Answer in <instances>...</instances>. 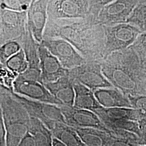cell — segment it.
Masks as SVG:
<instances>
[{"label": "cell", "mask_w": 146, "mask_h": 146, "mask_svg": "<svg viewBox=\"0 0 146 146\" xmlns=\"http://www.w3.org/2000/svg\"><path fill=\"white\" fill-rule=\"evenodd\" d=\"M128 97L129 98V99L131 101L133 108H135L139 111L140 114L141 115V121L142 120L143 117H145L146 119V94L138 95H135V96L128 95ZM145 119L143 121H144Z\"/></svg>", "instance_id": "obj_28"}, {"label": "cell", "mask_w": 146, "mask_h": 146, "mask_svg": "<svg viewBox=\"0 0 146 146\" xmlns=\"http://www.w3.org/2000/svg\"><path fill=\"white\" fill-rule=\"evenodd\" d=\"M141 133L138 137V145L146 146V123L141 125Z\"/></svg>", "instance_id": "obj_34"}, {"label": "cell", "mask_w": 146, "mask_h": 146, "mask_svg": "<svg viewBox=\"0 0 146 146\" xmlns=\"http://www.w3.org/2000/svg\"><path fill=\"white\" fill-rule=\"evenodd\" d=\"M13 96L26 108L31 117L36 118L50 131L56 123H66V121L60 106L31 99L17 94L12 90Z\"/></svg>", "instance_id": "obj_5"}, {"label": "cell", "mask_w": 146, "mask_h": 146, "mask_svg": "<svg viewBox=\"0 0 146 146\" xmlns=\"http://www.w3.org/2000/svg\"><path fill=\"white\" fill-rule=\"evenodd\" d=\"M89 14L98 19L100 11L105 6L109 5L114 0H88Z\"/></svg>", "instance_id": "obj_30"}, {"label": "cell", "mask_w": 146, "mask_h": 146, "mask_svg": "<svg viewBox=\"0 0 146 146\" xmlns=\"http://www.w3.org/2000/svg\"><path fill=\"white\" fill-rule=\"evenodd\" d=\"M29 132L34 137L36 146H52V133L40 120L31 117Z\"/></svg>", "instance_id": "obj_22"}, {"label": "cell", "mask_w": 146, "mask_h": 146, "mask_svg": "<svg viewBox=\"0 0 146 146\" xmlns=\"http://www.w3.org/2000/svg\"><path fill=\"white\" fill-rule=\"evenodd\" d=\"M43 38H60L73 45L87 61L104 59V26L89 14L85 17L48 20Z\"/></svg>", "instance_id": "obj_1"}, {"label": "cell", "mask_w": 146, "mask_h": 146, "mask_svg": "<svg viewBox=\"0 0 146 146\" xmlns=\"http://www.w3.org/2000/svg\"><path fill=\"white\" fill-rule=\"evenodd\" d=\"M143 63V64H144V66H145V70H146V61L145 62H143V61H142Z\"/></svg>", "instance_id": "obj_37"}, {"label": "cell", "mask_w": 146, "mask_h": 146, "mask_svg": "<svg viewBox=\"0 0 146 146\" xmlns=\"http://www.w3.org/2000/svg\"><path fill=\"white\" fill-rule=\"evenodd\" d=\"M52 146H67L61 141L58 140V139L53 137L52 140Z\"/></svg>", "instance_id": "obj_35"}, {"label": "cell", "mask_w": 146, "mask_h": 146, "mask_svg": "<svg viewBox=\"0 0 146 146\" xmlns=\"http://www.w3.org/2000/svg\"><path fill=\"white\" fill-rule=\"evenodd\" d=\"M11 91L1 84L0 113L7 131V146H18L29 131L31 116Z\"/></svg>", "instance_id": "obj_3"}, {"label": "cell", "mask_w": 146, "mask_h": 146, "mask_svg": "<svg viewBox=\"0 0 146 146\" xmlns=\"http://www.w3.org/2000/svg\"><path fill=\"white\" fill-rule=\"evenodd\" d=\"M39 46L40 43L35 40L28 27L23 39L22 49L26 55L28 68L21 75L26 78L42 81L38 51Z\"/></svg>", "instance_id": "obj_14"}, {"label": "cell", "mask_w": 146, "mask_h": 146, "mask_svg": "<svg viewBox=\"0 0 146 146\" xmlns=\"http://www.w3.org/2000/svg\"><path fill=\"white\" fill-rule=\"evenodd\" d=\"M94 112L99 117L106 127L110 123L117 121L131 120L140 123L141 121V115L139 111L133 108H107L102 107L95 110Z\"/></svg>", "instance_id": "obj_18"}, {"label": "cell", "mask_w": 146, "mask_h": 146, "mask_svg": "<svg viewBox=\"0 0 146 146\" xmlns=\"http://www.w3.org/2000/svg\"><path fill=\"white\" fill-rule=\"evenodd\" d=\"M44 85L63 106H74L75 100L74 81L68 75L58 78V80L44 83Z\"/></svg>", "instance_id": "obj_16"}, {"label": "cell", "mask_w": 146, "mask_h": 146, "mask_svg": "<svg viewBox=\"0 0 146 146\" xmlns=\"http://www.w3.org/2000/svg\"><path fill=\"white\" fill-rule=\"evenodd\" d=\"M53 137L58 139L67 146H87L71 126L58 122L51 130Z\"/></svg>", "instance_id": "obj_21"}, {"label": "cell", "mask_w": 146, "mask_h": 146, "mask_svg": "<svg viewBox=\"0 0 146 146\" xmlns=\"http://www.w3.org/2000/svg\"><path fill=\"white\" fill-rule=\"evenodd\" d=\"M33 1H34V0H33Z\"/></svg>", "instance_id": "obj_39"}, {"label": "cell", "mask_w": 146, "mask_h": 146, "mask_svg": "<svg viewBox=\"0 0 146 146\" xmlns=\"http://www.w3.org/2000/svg\"><path fill=\"white\" fill-rule=\"evenodd\" d=\"M143 62L146 61V32L142 33L131 46Z\"/></svg>", "instance_id": "obj_29"}, {"label": "cell", "mask_w": 146, "mask_h": 146, "mask_svg": "<svg viewBox=\"0 0 146 146\" xmlns=\"http://www.w3.org/2000/svg\"><path fill=\"white\" fill-rule=\"evenodd\" d=\"M60 107L67 124L72 127L95 128L113 134L94 111L75 108L74 106H61Z\"/></svg>", "instance_id": "obj_11"}, {"label": "cell", "mask_w": 146, "mask_h": 146, "mask_svg": "<svg viewBox=\"0 0 146 146\" xmlns=\"http://www.w3.org/2000/svg\"><path fill=\"white\" fill-rule=\"evenodd\" d=\"M94 93L99 103L104 108H133L128 96L114 87L98 89Z\"/></svg>", "instance_id": "obj_17"}, {"label": "cell", "mask_w": 146, "mask_h": 146, "mask_svg": "<svg viewBox=\"0 0 146 146\" xmlns=\"http://www.w3.org/2000/svg\"><path fill=\"white\" fill-rule=\"evenodd\" d=\"M13 90L17 94L31 99L58 106H63L49 92L43 82L26 78L20 74L18 75L14 82Z\"/></svg>", "instance_id": "obj_10"}, {"label": "cell", "mask_w": 146, "mask_h": 146, "mask_svg": "<svg viewBox=\"0 0 146 146\" xmlns=\"http://www.w3.org/2000/svg\"><path fill=\"white\" fill-rule=\"evenodd\" d=\"M73 128L87 146H110L114 136L113 134L95 128Z\"/></svg>", "instance_id": "obj_20"}, {"label": "cell", "mask_w": 146, "mask_h": 146, "mask_svg": "<svg viewBox=\"0 0 146 146\" xmlns=\"http://www.w3.org/2000/svg\"><path fill=\"white\" fill-rule=\"evenodd\" d=\"M33 0H0V8L17 11L28 10Z\"/></svg>", "instance_id": "obj_26"}, {"label": "cell", "mask_w": 146, "mask_h": 146, "mask_svg": "<svg viewBox=\"0 0 146 146\" xmlns=\"http://www.w3.org/2000/svg\"><path fill=\"white\" fill-rule=\"evenodd\" d=\"M1 84L13 90V84L19 74L12 72L5 65L0 64Z\"/></svg>", "instance_id": "obj_27"}, {"label": "cell", "mask_w": 146, "mask_h": 146, "mask_svg": "<svg viewBox=\"0 0 146 146\" xmlns=\"http://www.w3.org/2000/svg\"><path fill=\"white\" fill-rule=\"evenodd\" d=\"M74 107L93 111L102 107L96 99L93 90L76 81H74Z\"/></svg>", "instance_id": "obj_19"}, {"label": "cell", "mask_w": 146, "mask_h": 146, "mask_svg": "<svg viewBox=\"0 0 146 146\" xmlns=\"http://www.w3.org/2000/svg\"><path fill=\"white\" fill-rule=\"evenodd\" d=\"M39 56L43 82H51L69 74V69L63 67L57 58L40 43Z\"/></svg>", "instance_id": "obj_15"}, {"label": "cell", "mask_w": 146, "mask_h": 146, "mask_svg": "<svg viewBox=\"0 0 146 146\" xmlns=\"http://www.w3.org/2000/svg\"><path fill=\"white\" fill-rule=\"evenodd\" d=\"M3 65L19 75L26 72L28 68V63L23 49L13 55Z\"/></svg>", "instance_id": "obj_24"}, {"label": "cell", "mask_w": 146, "mask_h": 146, "mask_svg": "<svg viewBox=\"0 0 146 146\" xmlns=\"http://www.w3.org/2000/svg\"><path fill=\"white\" fill-rule=\"evenodd\" d=\"M18 146H36L34 137L28 131L22 139Z\"/></svg>", "instance_id": "obj_33"}, {"label": "cell", "mask_w": 146, "mask_h": 146, "mask_svg": "<svg viewBox=\"0 0 146 146\" xmlns=\"http://www.w3.org/2000/svg\"><path fill=\"white\" fill-rule=\"evenodd\" d=\"M48 20L77 19L89 15L88 0H49Z\"/></svg>", "instance_id": "obj_9"}, {"label": "cell", "mask_w": 146, "mask_h": 146, "mask_svg": "<svg viewBox=\"0 0 146 146\" xmlns=\"http://www.w3.org/2000/svg\"><path fill=\"white\" fill-rule=\"evenodd\" d=\"M101 66L105 77L126 95L146 94L145 68L131 47L111 53L102 61Z\"/></svg>", "instance_id": "obj_2"}, {"label": "cell", "mask_w": 146, "mask_h": 146, "mask_svg": "<svg viewBox=\"0 0 146 146\" xmlns=\"http://www.w3.org/2000/svg\"><path fill=\"white\" fill-rule=\"evenodd\" d=\"M58 58L63 67L75 68L86 60L69 42L60 38H43L41 43Z\"/></svg>", "instance_id": "obj_8"}, {"label": "cell", "mask_w": 146, "mask_h": 146, "mask_svg": "<svg viewBox=\"0 0 146 146\" xmlns=\"http://www.w3.org/2000/svg\"><path fill=\"white\" fill-rule=\"evenodd\" d=\"M69 75L74 81L82 84L93 91L114 87L105 77L101 62L98 61H87L80 66L69 69Z\"/></svg>", "instance_id": "obj_7"}, {"label": "cell", "mask_w": 146, "mask_h": 146, "mask_svg": "<svg viewBox=\"0 0 146 146\" xmlns=\"http://www.w3.org/2000/svg\"><path fill=\"white\" fill-rule=\"evenodd\" d=\"M137 139L113 136L110 146H138Z\"/></svg>", "instance_id": "obj_31"}, {"label": "cell", "mask_w": 146, "mask_h": 146, "mask_svg": "<svg viewBox=\"0 0 146 146\" xmlns=\"http://www.w3.org/2000/svg\"><path fill=\"white\" fill-rule=\"evenodd\" d=\"M22 40L7 41L0 46V64H4L5 62L22 49Z\"/></svg>", "instance_id": "obj_25"}, {"label": "cell", "mask_w": 146, "mask_h": 146, "mask_svg": "<svg viewBox=\"0 0 146 146\" xmlns=\"http://www.w3.org/2000/svg\"><path fill=\"white\" fill-rule=\"evenodd\" d=\"M125 23L135 27L141 33L146 32V4L136 5Z\"/></svg>", "instance_id": "obj_23"}, {"label": "cell", "mask_w": 146, "mask_h": 146, "mask_svg": "<svg viewBox=\"0 0 146 146\" xmlns=\"http://www.w3.org/2000/svg\"><path fill=\"white\" fill-rule=\"evenodd\" d=\"M49 0H34L27 11V26L37 42L41 43L48 20Z\"/></svg>", "instance_id": "obj_13"}, {"label": "cell", "mask_w": 146, "mask_h": 146, "mask_svg": "<svg viewBox=\"0 0 146 146\" xmlns=\"http://www.w3.org/2000/svg\"><path fill=\"white\" fill-rule=\"evenodd\" d=\"M0 146H7V131L2 114L0 113Z\"/></svg>", "instance_id": "obj_32"}, {"label": "cell", "mask_w": 146, "mask_h": 146, "mask_svg": "<svg viewBox=\"0 0 146 146\" xmlns=\"http://www.w3.org/2000/svg\"><path fill=\"white\" fill-rule=\"evenodd\" d=\"M105 34L104 58L113 52L131 47L142 33L128 23L104 26Z\"/></svg>", "instance_id": "obj_4"}, {"label": "cell", "mask_w": 146, "mask_h": 146, "mask_svg": "<svg viewBox=\"0 0 146 146\" xmlns=\"http://www.w3.org/2000/svg\"><path fill=\"white\" fill-rule=\"evenodd\" d=\"M139 3H143L146 4V0H139Z\"/></svg>", "instance_id": "obj_36"}, {"label": "cell", "mask_w": 146, "mask_h": 146, "mask_svg": "<svg viewBox=\"0 0 146 146\" xmlns=\"http://www.w3.org/2000/svg\"><path fill=\"white\" fill-rule=\"evenodd\" d=\"M27 28V11L0 8V46L7 41L23 40Z\"/></svg>", "instance_id": "obj_6"}, {"label": "cell", "mask_w": 146, "mask_h": 146, "mask_svg": "<svg viewBox=\"0 0 146 146\" xmlns=\"http://www.w3.org/2000/svg\"><path fill=\"white\" fill-rule=\"evenodd\" d=\"M138 146H146L145 145H138Z\"/></svg>", "instance_id": "obj_38"}, {"label": "cell", "mask_w": 146, "mask_h": 146, "mask_svg": "<svg viewBox=\"0 0 146 146\" xmlns=\"http://www.w3.org/2000/svg\"><path fill=\"white\" fill-rule=\"evenodd\" d=\"M139 3V0H114L100 11L98 21L103 26L125 23Z\"/></svg>", "instance_id": "obj_12"}]
</instances>
